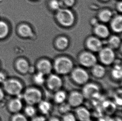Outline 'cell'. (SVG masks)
<instances>
[{
  "mask_svg": "<svg viewBox=\"0 0 122 121\" xmlns=\"http://www.w3.org/2000/svg\"><path fill=\"white\" fill-rule=\"evenodd\" d=\"M23 98L28 105H34L38 104L43 100V93L38 89L31 88L25 90Z\"/></svg>",
  "mask_w": 122,
  "mask_h": 121,
  "instance_id": "6da1fadb",
  "label": "cell"
},
{
  "mask_svg": "<svg viewBox=\"0 0 122 121\" xmlns=\"http://www.w3.org/2000/svg\"><path fill=\"white\" fill-rule=\"evenodd\" d=\"M54 67L56 71L58 74L66 75L72 70L73 62L67 58L60 57L55 61Z\"/></svg>",
  "mask_w": 122,
  "mask_h": 121,
  "instance_id": "7a4b0ae2",
  "label": "cell"
},
{
  "mask_svg": "<svg viewBox=\"0 0 122 121\" xmlns=\"http://www.w3.org/2000/svg\"><path fill=\"white\" fill-rule=\"evenodd\" d=\"M3 84L5 91L13 95L17 96L21 93L23 89L22 84L16 79L6 80Z\"/></svg>",
  "mask_w": 122,
  "mask_h": 121,
  "instance_id": "3957f363",
  "label": "cell"
},
{
  "mask_svg": "<svg viewBox=\"0 0 122 121\" xmlns=\"http://www.w3.org/2000/svg\"><path fill=\"white\" fill-rule=\"evenodd\" d=\"M71 78L75 83L80 85H84L88 83L89 80L87 72L81 68L75 69L72 71Z\"/></svg>",
  "mask_w": 122,
  "mask_h": 121,
  "instance_id": "277c9868",
  "label": "cell"
},
{
  "mask_svg": "<svg viewBox=\"0 0 122 121\" xmlns=\"http://www.w3.org/2000/svg\"><path fill=\"white\" fill-rule=\"evenodd\" d=\"M57 18L61 25L65 26H70L74 21V15L68 9L60 10L57 14Z\"/></svg>",
  "mask_w": 122,
  "mask_h": 121,
  "instance_id": "5b68a950",
  "label": "cell"
},
{
  "mask_svg": "<svg viewBox=\"0 0 122 121\" xmlns=\"http://www.w3.org/2000/svg\"><path fill=\"white\" fill-rule=\"evenodd\" d=\"M100 92V88L98 85L94 83H87L84 85L82 93L85 98L89 99L97 96Z\"/></svg>",
  "mask_w": 122,
  "mask_h": 121,
  "instance_id": "8992f818",
  "label": "cell"
},
{
  "mask_svg": "<svg viewBox=\"0 0 122 121\" xmlns=\"http://www.w3.org/2000/svg\"><path fill=\"white\" fill-rule=\"evenodd\" d=\"M63 84V80L61 77L56 74L50 75L46 80V84L48 88L53 91H57L61 90Z\"/></svg>",
  "mask_w": 122,
  "mask_h": 121,
  "instance_id": "52a82bcc",
  "label": "cell"
},
{
  "mask_svg": "<svg viewBox=\"0 0 122 121\" xmlns=\"http://www.w3.org/2000/svg\"><path fill=\"white\" fill-rule=\"evenodd\" d=\"M85 99V98L82 93L79 92L75 91L70 93L68 99V103L71 107L77 108L81 106Z\"/></svg>",
  "mask_w": 122,
  "mask_h": 121,
  "instance_id": "ba28073f",
  "label": "cell"
},
{
  "mask_svg": "<svg viewBox=\"0 0 122 121\" xmlns=\"http://www.w3.org/2000/svg\"><path fill=\"white\" fill-rule=\"evenodd\" d=\"M100 57L103 64L108 65L113 62L115 56L112 49L110 48H105L101 49Z\"/></svg>",
  "mask_w": 122,
  "mask_h": 121,
  "instance_id": "9c48e42d",
  "label": "cell"
},
{
  "mask_svg": "<svg viewBox=\"0 0 122 121\" xmlns=\"http://www.w3.org/2000/svg\"><path fill=\"white\" fill-rule=\"evenodd\" d=\"M80 61L82 65L87 67L93 66L96 65L97 59L94 55L89 52L83 53L80 58Z\"/></svg>",
  "mask_w": 122,
  "mask_h": 121,
  "instance_id": "30bf717a",
  "label": "cell"
},
{
  "mask_svg": "<svg viewBox=\"0 0 122 121\" xmlns=\"http://www.w3.org/2000/svg\"><path fill=\"white\" fill-rule=\"evenodd\" d=\"M75 115L77 119L80 121H89L91 120V112L84 107L81 106L77 107Z\"/></svg>",
  "mask_w": 122,
  "mask_h": 121,
  "instance_id": "8fae6325",
  "label": "cell"
},
{
  "mask_svg": "<svg viewBox=\"0 0 122 121\" xmlns=\"http://www.w3.org/2000/svg\"><path fill=\"white\" fill-rule=\"evenodd\" d=\"M38 72L41 73L44 75L50 74L52 69V66L51 62L46 59L41 60L37 65Z\"/></svg>",
  "mask_w": 122,
  "mask_h": 121,
  "instance_id": "7c38bea8",
  "label": "cell"
},
{
  "mask_svg": "<svg viewBox=\"0 0 122 121\" xmlns=\"http://www.w3.org/2000/svg\"><path fill=\"white\" fill-rule=\"evenodd\" d=\"M87 44L89 49L93 51H100L102 47L101 42L96 37L89 38L87 40Z\"/></svg>",
  "mask_w": 122,
  "mask_h": 121,
  "instance_id": "4fadbf2b",
  "label": "cell"
},
{
  "mask_svg": "<svg viewBox=\"0 0 122 121\" xmlns=\"http://www.w3.org/2000/svg\"><path fill=\"white\" fill-rule=\"evenodd\" d=\"M23 107V103L21 99L18 98L11 100L9 104L10 110L14 113H18Z\"/></svg>",
  "mask_w": 122,
  "mask_h": 121,
  "instance_id": "5bb4252c",
  "label": "cell"
},
{
  "mask_svg": "<svg viewBox=\"0 0 122 121\" xmlns=\"http://www.w3.org/2000/svg\"><path fill=\"white\" fill-rule=\"evenodd\" d=\"M92 74L97 79H101L104 77L106 73V69L102 65L96 64L92 66Z\"/></svg>",
  "mask_w": 122,
  "mask_h": 121,
  "instance_id": "9a60e30c",
  "label": "cell"
},
{
  "mask_svg": "<svg viewBox=\"0 0 122 121\" xmlns=\"http://www.w3.org/2000/svg\"><path fill=\"white\" fill-rule=\"evenodd\" d=\"M38 105L39 110L43 115L48 114L52 109L51 104L46 100H42Z\"/></svg>",
  "mask_w": 122,
  "mask_h": 121,
  "instance_id": "2e32d148",
  "label": "cell"
},
{
  "mask_svg": "<svg viewBox=\"0 0 122 121\" xmlns=\"http://www.w3.org/2000/svg\"><path fill=\"white\" fill-rule=\"evenodd\" d=\"M16 66L18 70L22 74H26L29 71V65L28 62L25 59L18 60Z\"/></svg>",
  "mask_w": 122,
  "mask_h": 121,
  "instance_id": "e0dca14e",
  "label": "cell"
},
{
  "mask_svg": "<svg viewBox=\"0 0 122 121\" xmlns=\"http://www.w3.org/2000/svg\"><path fill=\"white\" fill-rule=\"evenodd\" d=\"M95 33L98 36L102 37H106L109 34V30L107 27L102 25H97L95 28Z\"/></svg>",
  "mask_w": 122,
  "mask_h": 121,
  "instance_id": "ac0fdd59",
  "label": "cell"
},
{
  "mask_svg": "<svg viewBox=\"0 0 122 121\" xmlns=\"http://www.w3.org/2000/svg\"><path fill=\"white\" fill-rule=\"evenodd\" d=\"M66 98L67 95L65 92L61 90L56 92L54 96V100L56 103L60 105L65 102Z\"/></svg>",
  "mask_w": 122,
  "mask_h": 121,
  "instance_id": "d6986e66",
  "label": "cell"
},
{
  "mask_svg": "<svg viewBox=\"0 0 122 121\" xmlns=\"http://www.w3.org/2000/svg\"><path fill=\"white\" fill-rule=\"evenodd\" d=\"M112 28L114 31L120 33L122 30V17L121 15L116 17L111 24Z\"/></svg>",
  "mask_w": 122,
  "mask_h": 121,
  "instance_id": "ffe728a7",
  "label": "cell"
},
{
  "mask_svg": "<svg viewBox=\"0 0 122 121\" xmlns=\"http://www.w3.org/2000/svg\"><path fill=\"white\" fill-rule=\"evenodd\" d=\"M20 34L24 37H28L32 35V31L30 27L26 25H22L18 30Z\"/></svg>",
  "mask_w": 122,
  "mask_h": 121,
  "instance_id": "44dd1931",
  "label": "cell"
},
{
  "mask_svg": "<svg viewBox=\"0 0 122 121\" xmlns=\"http://www.w3.org/2000/svg\"><path fill=\"white\" fill-rule=\"evenodd\" d=\"M112 76L115 79L118 80L121 79L122 76V67L119 65H116L111 72Z\"/></svg>",
  "mask_w": 122,
  "mask_h": 121,
  "instance_id": "7402d4cb",
  "label": "cell"
},
{
  "mask_svg": "<svg viewBox=\"0 0 122 121\" xmlns=\"http://www.w3.org/2000/svg\"><path fill=\"white\" fill-rule=\"evenodd\" d=\"M44 74L38 72L33 77V81L37 85H41L44 84L46 81Z\"/></svg>",
  "mask_w": 122,
  "mask_h": 121,
  "instance_id": "603a6c76",
  "label": "cell"
},
{
  "mask_svg": "<svg viewBox=\"0 0 122 121\" xmlns=\"http://www.w3.org/2000/svg\"><path fill=\"white\" fill-rule=\"evenodd\" d=\"M8 27L6 23L0 21V38L5 37L8 33Z\"/></svg>",
  "mask_w": 122,
  "mask_h": 121,
  "instance_id": "cb8c5ba5",
  "label": "cell"
},
{
  "mask_svg": "<svg viewBox=\"0 0 122 121\" xmlns=\"http://www.w3.org/2000/svg\"><path fill=\"white\" fill-rule=\"evenodd\" d=\"M25 113L27 116L30 117H34L36 114V110L34 105H28L25 108Z\"/></svg>",
  "mask_w": 122,
  "mask_h": 121,
  "instance_id": "d4e9b609",
  "label": "cell"
},
{
  "mask_svg": "<svg viewBox=\"0 0 122 121\" xmlns=\"http://www.w3.org/2000/svg\"><path fill=\"white\" fill-rule=\"evenodd\" d=\"M68 44V39L65 37H61L58 39L56 42L58 47L61 49H63L67 47Z\"/></svg>",
  "mask_w": 122,
  "mask_h": 121,
  "instance_id": "484cf974",
  "label": "cell"
},
{
  "mask_svg": "<svg viewBox=\"0 0 122 121\" xmlns=\"http://www.w3.org/2000/svg\"><path fill=\"white\" fill-rule=\"evenodd\" d=\"M112 17V13L108 10H105L100 14V18L101 21L104 22L109 21Z\"/></svg>",
  "mask_w": 122,
  "mask_h": 121,
  "instance_id": "4316f807",
  "label": "cell"
},
{
  "mask_svg": "<svg viewBox=\"0 0 122 121\" xmlns=\"http://www.w3.org/2000/svg\"><path fill=\"white\" fill-rule=\"evenodd\" d=\"M121 43V39L117 36H112L109 40V44L111 47L116 48L119 47Z\"/></svg>",
  "mask_w": 122,
  "mask_h": 121,
  "instance_id": "83f0119b",
  "label": "cell"
},
{
  "mask_svg": "<svg viewBox=\"0 0 122 121\" xmlns=\"http://www.w3.org/2000/svg\"><path fill=\"white\" fill-rule=\"evenodd\" d=\"M60 105L61 107H60V110L61 112L64 113V114L69 112L71 107L68 103H66L64 102Z\"/></svg>",
  "mask_w": 122,
  "mask_h": 121,
  "instance_id": "f1b7e54d",
  "label": "cell"
},
{
  "mask_svg": "<svg viewBox=\"0 0 122 121\" xmlns=\"http://www.w3.org/2000/svg\"><path fill=\"white\" fill-rule=\"evenodd\" d=\"M77 120L76 115L69 112L64 114L62 121H77Z\"/></svg>",
  "mask_w": 122,
  "mask_h": 121,
  "instance_id": "f546056e",
  "label": "cell"
},
{
  "mask_svg": "<svg viewBox=\"0 0 122 121\" xmlns=\"http://www.w3.org/2000/svg\"><path fill=\"white\" fill-rule=\"evenodd\" d=\"M12 121H28V120L24 115L17 113L12 117Z\"/></svg>",
  "mask_w": 122,
  "mask_h": 121,
  "instance_id": "4dcf8cb0",
  "label": "cell"
},
{
  "mask_svg": "<svg viewBox=\"0 0 122 121\" xmlns=\"http://www.w3.org/2000/svg\"><path fill=\"white\" fill-rule=\"evenodd\" d=\"M50 5H51V8L53 10H57L59 8L60 4L58 0H53L51 2Z\"/></svg>",
  "mask_w": 122,
  "mask_h": 121,
  "instance_id": "1f68e13d",
  "label": "cell"
},
{
  "mask_svg": "<svg viewBox=\"0 0 122 121\" xmlns=\"http://www.w3.org/2000/svg\"><path fill=\"white\" fill-rule=\"evenodd\" d=\"M31 121H46V119L42 116H34Z\"/></svg>",
  "mask_w": 122,
  "mask_h": 121,
  "instance_id": "d6a6232c",
  "label": "cell"
},
{
  "mask_svg": "<svg viewBox=\"0 0 122 121\" xmlns=\"http://www.w3.org/2000/svg\"><path fill=\"white\" fill-rule=\"evenodd\" d=\"M6 80V76L5 74L2 72H0V83L3 84Z\"/></svg>",
  "mask_w": 122,
  "mask_h": 121,
  "instance_id": "836d02e7",
  "label": "cell"
},
{
  "mask_svg": "<svg viewBox=\"0 0 122 121\" xmlns=\"http://www.w3.org/2000/svg\"><path fill=\"white\" fill-rule=\"evenodd\" d=\"M64 3L67 6H71L74 3L75 0H63Z\"/></svg>",
  "mask_w": 122,
  "mask_h": 121,
  "instance_id": "e575fe53",
  "label": "cell"
},
{
  "mask_svg": "<svg viewBox=\"0 0 122 121\" xmlns=\"http://www.w3.org/2000/svg\"><path fill=\"white\" fill-rule=\"evenodd\" d=\"M5 96V94L2 89L0 87V101L3 100Z\"/></svg>",
  "mask_w": 122,
  "mask_h": 121,
  "instance_id": "d590c367",
  "label": "cell"
},
{
  "mask_svg": "<svg viewBox=\"0 0 122 121\" xmlns=\"http://www.w3.org/2000/svg\"><path fill=\"white\" fill-rule=\"evenodd\" d=\"M113 119L108 117H105V118H102L100 120V121H112Z\"/></svg>",
  "mask_w": 122,
  "mask_h": 121,
  "instance_id": "8d00e7d4",
  "label": "cell"
},
{
  "mask_svg": "<svg viewBox=\"0 0 122 121\" xmlns=\"http://www.w3.org/2000/svg\"><path fill=\"white\" fill-rule=\"evenodd\" d=\"M48 121H61L60 120L56 117H52Z\"/></svg>",
  "mask_w": 122,
  "mask_h": 121,
  "instance_id": "74e56055",
  "label": "cell"
},
{
  "mask_svg": "<svg viewBox=\"0 0 122 121\" xmlns=\"http://www.w3.org/2000/svg\"><path fill=\"white\" fill-rule=\"evenodd\" d=\"M117 7H118V10H119V11H120L121 12L122 11V3L121 2H120V3L118 4Z\"/></svg>",
  "mask_w": 122,
  "mask_h": 121,
  "instance_id": "f35d334b",
  "label": "cell"
},
{
  "mask_svg": "<svg viewBox=\"0 0 122 121\" xmlns=\"http://www.w3.org/2000/svg\"><path fill=\"white\" fill-rule=\"evenodd\" d=\"M112 121H122V120L120 118H116L113 119Z\"/></svg>",
  "mask_w": 122,
  "mask_h": 121,
  "instance_id": "ab89813d",
  "label": "cell"
},
{
  "mask_svg": "<svg viewBox=\"0 0 122 121\" xmlns=\"http://www.w3.org/2000/svg\"></svg>",
  "mask_w": 122,
  "mask_h": 121,
  "instance_id": "60d3db41",
  "label": "cell"
}]
</instances>
